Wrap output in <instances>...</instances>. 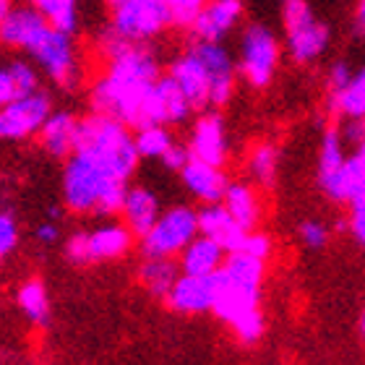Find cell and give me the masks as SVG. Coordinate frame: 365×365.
<instances>
[{"label":"cell","mask_w":365,"mask_h":365,"mask_svg":"<svg viewBox=\"0 0 365 365\" xmlns=\"http://www.w3.org/2000/svg\"><path fill=\"white\" fill-rule=\"evenodd\" d=\"M180 253H182V259H180L182 274H198V277H201V274H214L222 267L225 256H227L220 245L204 235L193 237Z\"/></svg>","instance_id":"cell-26"},{"label":"cell","mask_w":365,"mask_h":365,"mask_svg":"<svg viewBox=\"0 0 365 365\" xmlns=\"http://www.w3.org/2000/svg\"><path fill=\"white\" fill-rule=\"evenodd\" d=\"M178 277H180V267L173 261V256H146V261L141 264V284L157 297L168 295Z\"/></svg>","instance_id":"cell-27"},{"label":"cell","mask_w":365,"mask_h":365,"mask_svg":"<svg viewBox=\"0 0 365 365\" xmlns=\"http://www.w3.org/2000/svg\"><path fill=\"white\" fill-rule=\"evenodd\" d=\"M19 305L21 311L29 316L34 324L45 327L50 321V300H47V289L39 279L24 282L21 289H19Z\"/></svg>","instance_id":"cell-32"},{"label":"cell","mask_w":365,"mask_h":365,"mask_svg":"<svg viewBox=\"0 0 365 365\" xmlns=\"http://www.w3.org/2000/svg\"><path fill=\"white\" fill-rule=\"evenodd\" d=\"M282 63V42L267 24H248L240 37L237 73L251 89H267Z\"/></svg>","instance_id":"cell-6"},{"label":"cell","mask_w":365,"mask_h":365,"mask_svg":"<svg viewBox=\"0 0 365 365\" xmlns=\"http://www.w3.org/2000/svg\"><path fill=\"white\" fill-rule=\"evenodd\" d=\"M173 26L168 6L162 0H128L113 8L110 29L125 42L146 45Z\"/></svg>","instance_id":"cell-8"},{"label":"cell","mask_w":365,"mask_h":365,"mask_svg":"<svg viewBox=\"0 0 365 365\" xmlns=\"http://www.w3.org/2000/svg\"><path fill=\"white\" fill-rule=\"evenodd\" d=\"M14 97H19V94H16V86H14V81H11L8 66H6V63H0V107L6 105L8 99H14Z\"/></svg>","instance_id":"cell-41"},{"label":"cell","mask_w":365,"mask_h":365,"mask_svg":"<svg viewBox=\"0 0 365 365\" xmlns=\"http://www.w3.org/2000/svg\"><path fill=\"white\" fill-rule=\"evenodd\" d=\"M196 220H198V235L214 240L225 253L237 251L240 243H243L245 230L230 217V212L222 204H206L201 212H196Z\"/></svg>","instance_id":"cell-18"},{"label":"cell","mask_w":365,"mask_h":365,"mask_svg":"<svg viewBox=\"0 0 365 365\" xmlns=\"http://www.w3.org/2000/svg\"><path fill=\"white\" fill-rule=\"evenodd\" d=\"M89 261H113L120 259L130 248V230L125 225H105L86 232Z\"/></svg>","instance_id":"cell-25"},{"label":"cell","mask_w":365,"mask_h":365,"mask_svg":"<svg viewBox=\"0 0 365 365\" xmlns=\"http://www.w3.org/2000/svg\"><path fill=\"white\" fill-rule=\"evenodd\" d=\"M105 63V73L89 91L91 110L136 128L146 91L160 76V61L146 45L125 42Z\"/></svg>","instance_id":"cell-1"},{"label":"cell","mask_w":365,"mask_h":365,"mask_svg":"<svg viewBox=\"0 0 365 365\" xmlns=\"http://www.w3.org/2000/svg\"><path fill=\"white\" fill-rule=\"evenodd\" d=\"M220 272V269H217ZM217 272L214 274H180L175 284L165 295L168 305L178 313H206L212 311L217 292Z\"/></svg>","instance_id":"cell-16"},{"label":"cell","mask_w":365,"mask_h":365,"mask_svg":"<svg viewBox=\"0 0 365 365\" xmlns=\"http://www.w3.org/2000/svg\"><path fill=\"white\" fill-rule=\"evenodd\" d=\"M73 154L105 170L107 175L125 182L136 173L138 160H141L128 125L102 113H91L78 120Z\"/></svg>","instance_id":"cell-3"},{"label":"cell","mask_w":365,"mask_h":365,"mask_svg":"<svg viewBox=\"0 0 365 365\" xmlns=\"http://www.w3.org/2000/svg\"><path fill=\"white\" fill-rule=\"evenodd\" d=\"M6 66H8V73H11V81H14L16 94H19V97L39 89V71H37L34 63L21 61V58H14V61H8Z\"/></svg>","instance_id":"cell-33"},{"label":"cell","mask_w":365,"mask_h":365,"mask_svg":"<svg viewBox=\"0 0 365 365\" xmlns=\"http://www.w3.org/2000/svg\"><path fill=\"white\" fill-rule=\"evenodd\" d=\"M26 55L37 66V71H42L61 89H76L81 81V58L73 34L47 26L45 34L26 50Z\"/></svg>","instance_id":"cell-7"},{"label":"cell","mask_w":365,"mask_h":365,"mask_svg":"<svg viewBox=\"0 0 365 365\" xmlns=\"http://www.w3.org/2000/svg\"><path fill=\"white\" fill-rule=\"evenodd\" d=\"M29 3H31V0H29Z\"/></svg>","instance_id":"cell-47"},{"label":"cell","mask_w":365,"mask_h":365,"mask_svg":"<svg viewBox=\"0 0 365 365\" xmlns=\"http://www.w3.org/2000/svg\"><path fill=\"white\" fill-rule=\"evenodd\" d=\"M14 6H16V0H0V19H3Z\"/></svg>","instance_id":"cell-45"},{"label":"cell","mask_w":365,"mask_h":365,"mask_svg":"<svg viewBox=\"0 0 365 365\" xmlns=\"http://www.w3.org/2000/svg\"><path fill=\"white\" fill-rule=\"evenodd\" d=\"M160 160H162V165H165L168 170H173V173H180L182 165L190 160L188 146H180V144H175V141H173V144H170V149L162 154Z\"/></svg>","instance_id":"cell-39"},{"label":"cell","mask_w":365,"mask_h":365,"mask_svg":"<svg viewBox=\"0 0 365 365\" xmlns=\"http://www.w3.org/2000/svg\"><path fill=\"white\" fill-rule=\"evenodd\" d=\"M282 3V26H284V47L289 61L297 66L319 61L329 50L331 29L313 14L305 0H279Z\"/></svg>","instance_id":"cell-5"},{"label":"cell","mask_w":365,"mask_h":365,"mask_svg":"<svg viewBox=\"0 0 365 365\" xmlns=\"http://www.w3.org/2000/svg\"><path fill=\"white\" fill-rule=\"evenodd\" d=\"M16 243H19V225L11 214L0 209V261L6 259L8 253H14Z\"/></svg>","instance_id":"cell-36"},{"label":"cell","mask_w":365,"mask_h":365,"mask_svg":"<svg viewBox=\"0 0 365 365\" xmlns=\"http://www.w3.org/2000/svg\"><path fill=\"white\" fill-rule=\"evenodd\" d=\"M243 21V0H206L190 29L201 42H222Z\"/></svg>","instance_id":"cell-14"},{"label":"cell","mask_w":365,"mask_h":365,"mask_svg":"<svg viewBox=\"0 0 365 365\" xmlns=\"http://www.w3.org/2000/svg\"><path fill=\"white\" fill-rule=\"evenodd\" d=\"M355 73V71L350 68V63L347 61H336L331 68H329V76H327V89L334 91L339 89V86H344L347 81H350V76Z\"/></svg>","instance_id":"cell-40"},{"label":"cell","mask_w":365,"mask_h":365,"mask_svg":"<svg viewBox=\"0 0 365 365\" xmlns=\"http://www.w3.org/2000/svg\"><path fill=\"white\" fill-rule=\"evenodd\" d=\"M168 76L178 84V89L182 91V97L188 99L190 110H204V107H209V76H206L204 66L198 63V58L190 50L178 55L175 61L170 63Z\"/></svg>","instance_id":"cell-17"},{"label":"cell","mask_w":365,"mask_h":365,"mask_svg":"<svg viewBox=\"0 0 365 365\" xmlns=\"http://www.w3.org/2000/svg\"><path fill=\"white\" fill-rule=\"evenodd\" d=\"M193 113L188 105V99L182 97V91L170 76H157L141 105V118L138 125L146 123H157V125H178V123L188 120V115ZM136 125V128H138Z\"/></svg>","instance_id":"cell-12"},{"label":"cell","mask_w":365,"mask_h":365,"mask_svg":"<svg viewBox=\"0 0 365 365\" xmlns=\"http://www.w3.org/2000/svg\"><path fill=\"white\" fill-rule=\"evenodd\" d=\"M277 170H279V149L269 141H261L251 149V157H248V173L259 185L264 188H272L274 180H277Z\"/></svg>","instance_id":"cell-30"},{"label":"cell","mask_w":365,"mask_h":365,"mask_svg":"<svg viewBox=\"0 0 365 365\" xmlns=\"http://www.w3.org/2000/svg\"><path fill=\"white\" fill-rule=\"evenodd\" d=\"M350 204V230H352V237L363 245L365 240V193L363 196H355Z\"/></svg>","instance_id":"cell-38"},{"label":"cell","mask_w":365,"mask_h":365,"mask_svg":"<svg viewBox=\"0 0 365 365\" xmlns=\"http://www.w3.org/2000/svg\"><path fill=\"white\" fill-rule=\"evenodd\" d=\"M363 14H365V6L360 3V8H358V14H355V29L363 34Z\"/></svg>","instance_id":"cell-44"},{"label":"cell","mask_w":365,"mask_h":365,"mask_svg":"<svg viewBox=\"0 0 365 365\" xmlns=\"http://www.w3.org/2000/svg\"><path fill=\"white\" fill-rule=\"evenodd\" d=\"M300 237H303V243L308 245V248L319 251V248L327 245L329 230H327V225L319 220H305L303 225H300Z\"/></svg>","instance_id":"cell-37"},{"label":"cell","mask_w":365,"mask_h":365,"mask_svg":"<svg viewBox=\"0 0 365 365\" xmlns=\"http://www.w3.org/2000/svg\"><path fill=\"white\" fill-rule=\"evenodd\" d=\"M76 130H78V118L71 115L68 110H50L45 123L39 125L37 136L39 144L50 157L58 160H68L76 146Z\"/></svg>","instance_id":"cell-19"},{"label":"cell","mask_w":365,"mask_h":365,"mask_svg":"<svg viewBox=\"0 0 365 365\" xmlns=\"http://www.w3.org/2000/svg\"><path fill=\"white\" fill-rule=\"evenodd\" d=\"M264 264L243 251H232L225 256L217 272V292H214L212 311L225 324L235 329L243 342H256L264 334V316L259 311Z\"/></svg>","instance_id":"cell-2"},{"label":"cell","mask_w":365,"mask_h":365,"mask_svg":"<svg viewBox=\"0 0 365 365\" xmlns=\"http://www.w3.org/2000/svg\"><path fill=\"white\" fill-rule=\"evenodd\" d=\"M327 105H329V113L334 115V118L363 120V115H365V73L363 71L352 73L350 81L344 86L329 91Z\"/></svg>","instance_id":"cell-24"},{"label":"cell","mask_w":365,"mask_h":365,"mask_svg":"<svg viewBox=\"0 0 365 365\" xmlns=\"http://www.w3.org/2000/svg\"><path fill=\"white\" fill-rule=\"evenodd\" d=\"M237 251L248 253V256H253V259L267 261L269 256H272V240H269V235H264V232H253V230H248Z\"/></svg>","instance_id":"cell-35"},{"label":"cell","mask_w":365,"mask_h":365,"mask_svg":"<svg viewBox=\"0 0 365 365\" xmlns=\"http://www.w3.org/2000/svg\"><path fill=\"white\" fill-rule=\"evenodd\" d=\"M198 235L196 212L188 206H175L160 212L157 222L141 235L146 256H175Z\"/></svg>","instance_id":"cell-9"},{"label":"cell","mask_w":365,"mask_h":365,"mask_svg":"<svg viewBox=\"0 0 365 365\" xmlns=\"http://www.w3.org/2000/svg\"><path fill=\"white\" fill-rule=\"evenodd\" d=\"M188 154L193 160H201L206 165H217V168H222L227 162L230 141L227 128H225V120H222L220 113H204L193 123Z\"/></svg>","instance_id":"cell-13"},{"label":"cell","mask_w":365,"mask_h":365,"mask_svg":"<svg viewBox=\"0 0 365 365\" xmlns=\"http://www.w3.org/2000/svg\"><path fill=\"white\" fill-rule=\"evenodd\" d=\"M220 204L227 209L230 217H232L245 232H248V230H256V225L261 222L259 193H256V188L248 185V182H227L225 196H222Z\"/></svg>","instance_id":"cell-22"},{"label":"cell","mask_w":365,"mask_h":365,"mask_svg":"<svg viewBox=\"0 0 365 365\" xmlns=\"http://www.w3.org/2000/svg\"><path fill=\"white\" fill-rule=\"evenodd\" d=\"M168 6L170 21L173 26H180V29H190L193 19L198 16V11L204 8L206 0H162Z\"/></svg>","instance_id":"cell-34"},{"label":"cell","mask_w":365,"mask_h":365,"mask_svg":"<svg viewBox=\"0 0 365 365\" xmlns=\"http://www.w3.org/2000/svg\"><path fill=\"white\" fill-rule=\"evenodd\" d=\"M53 110V99L42 89L8 99L0 107V141H26L37 136L39 125Z\"/></svg>","instance_id":"cell-10"},{"label":"cell","mask_w":365,"mask_h":365,"mask_svg":"<svg viewBox=\"0 0 365 365\" xmlns=\"http://www.w3.org/2000/svg\"><path fill=\"white\" fill-rule=\"evenodd\" d=\"M128 182L107 175L105 170L91 165L89 160L71 154L63 170V201L76 214H110L120 212L123 196Z\"/></svg>","instance_id":"cell-4"},{"label":"cell","mask_w":365,"mask_h":365,"mask_svg":"<svg viewBox=\"0 0 365 365\" xmlns=\"http://www.w3.org/2000/svg\"><path fill=\"white\" fill-rule=\"evenodd\" d=\"M50 24L42 19L34 6H14L0 19V47L26 53L37 42Z\"/></svg>","instance_id":"cell-15"},{"label":"cell","mask_w":365,"mask_h":365,"mask_svg":"<svg viewBox=\"0 0 365 365\" xmlns=\"http://www.w3.org/2000/svg\"><path fill=\"white\" fill-rule=\"evenodd\" d=\"M105 3H107V6H120V3H128V0H105Z\"/></svg>","instance_id":"cell-46"},{"label":"cell","mask_w":365,"mask_h":365,"mask_svg":"<svg viewBox=\"0 0 365 365\" xmlns=\"http://www.w3.org/2000/svg\"><path fill=\"white\" fill-rule=\"evenodd\" d=\"M31 6L37 8L53 29L73 34L78 29V0H31Z\"/></svg>","instance_id":"cell-29"},{"label":"cell","mask_w":365,"mask_h":365,"mask_svg":"<svg viewBox=\"0 0 365 365\" xmlns=\"http://www.w3.org/2000/svg\"><path fill=\"white\" fill-rule=\"evenodd\" d=\"M120 214L123 220H125V227L130 230V235L141 237L160 217V198L154 196L149 188H144V185L125 188Z\"/></svg>","instance_id":"cell-21"},{"label":"cell","mask_w":365,"mask_h":365,"mask_svg":"<svg viewBox=\"0 0 365 365\" xmlns=\"http://www.w3.org/2000/svg\"><path fill=\"white\" fill-rule=\"evenodd\" d=\"M133 144H136L138 157H144V160H160L162 154L170 149V144H173V136H170L168 125L146 123V125H138L136 128Z\"/></svg>","instance_id":"cell-31"},{"label":"cell","mask_w":365,"mask_h":365,"mask_svg":"<svg viewBox=\"0 0 365 365\" xmlns=\"http://www.w3.org/2000/svg\"><path fill=\"white\" fill-rule=\"evenodd\" d=\"M180 178L185 182V188L204 204H220L225 188H227V175L222 173V168L206 165V162L193 160V157L180 168Z\"/></svg>","instance_id":"cell-20"},{"label":"cell","mask_w":365,"mask_h":365,"mask_svg":"<svg viewBox=\"0 0 365 365\" xmlns=\"http://www.w3.org/2000/svg\"><path fill=\"white\" fill-rule=\"evenodd\" d=\"M58 235H61V230H58V225H55V222H45V225H39V227H37V240H39V243H55V240H58Z\"/></svg>","instance_id":"cell-43"},{"label":"cell","mask_w":365,"mask_h":365,"mask_svg":"<svg viewBox=\"0 0 365 365\" xmlns=\"http://www.w3.org/2000/svg\"><path fill=\"white\" fill-rule=\"evenodd\" d=\"M344 141L339 136V128H329L321 136V149H319V185L329 198H334L336 178L344 165Z\"/></svg>","instance_id":"cell-23"},{"label":"cell","mask_w":365,"mask_h":365,"mask_svg":"<svg viewBox=\"0 0 365 365\" xmlns=\"http://www.w3.org/2000/svg\"><path fill=\"white\" fill-rule=\"evenodd\" d=\"M365 193V152L363 144L344 157V165L339 170V178H336V188L334 198L331 201H352L355 196H363Z\"/></svg>","instance_id":"cell-28"},{"label":"cell","mask_w":365,"mask_h":365,"mask_svg":"<svg viewBox=\"0 0 365 365\" xmlns=\"http://www.w3.org/2000/svg\"><path fill=\"white\" fill-rule=\"evenodd\" d=\"M190 53L196 55L209 76V105L225 107L235 94V58L222 42H201V39H196V45H190Z\"/></svg>","instance_id":"cell-11"},{"label":"cell","mask_w":365,"mask_h":365,"mask_svg":"<svg viewBox=\"0 0 365 365\" xmlns=\"http://www.w3.org/2000/svg\"><path fill=\"white\" fill-rule=\"evenodd\" d=\"M342 141H350V144L360 146L363 144V120H347L344 130H339Z\"/></svg>","instance_id":"cell-42"}]
</instances>
